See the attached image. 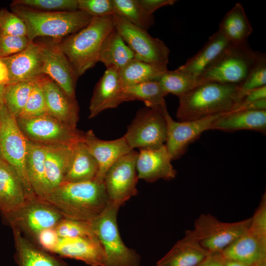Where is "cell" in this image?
Here are the masks:
<instances>
[{
  "label": "cell",
  "mask_w": 266,
  "mask_h": 266,
  "mask_svg": "<svg viewBox=\"0 0 266 266\" xmlns=\"http://www.w3.org/2000/svg\"><path fill=\"white\" fill-rule=\"evenodd\" d=\"M65 219L91 222L110 202L104 183L96 179L85 182H63L42 199Z\"/></svg>",
  "instance_id": "obj_1"
},
{
  "label": "cell",
  "mask_w": 266,
  "mask_h": 266,
  "mask_svg": "<svg viewBox=\"0 0 266 266\" xmlns=\"http://www.w3.org/2000/svg\"><path fill=\"white\" fill-rule=\"evenodd\" d=\"M176 117L198 120L233 111L239 102L238 85L204 83L179 97Z\"/></svg>",
  "instance_id": "obj_2"
},
{
  "label": "cell",
  "mask_w": 266,
  "mask_h": 266,
  "mask_svg": "<svg viewBox=\"0 0 266 266\" xmlns=\"http://www.w3.org/2000/svg\"><path fill=\"white\" fill-rule=\"evenodd\" d=\"M115 27L114 15L92 17L87 26L60 41L78 78L99 62L102 43Z\"/></svg>",
  "instance_id": "obj_3"
},
{
  "label": "cell",
  "mask_w": 266,
  "mask_h": 266,
  "mask_svg": "<svg viewBox=\"0 0 266 266\" xmlns=\"http://www.w3.org/2000/svg\"><path fill=\"white\" fill-rule=\"evenodd\" d=\"M11 12L24 21L26 36L30 41L39 36L61 40L87 26L92 17L77 10L74 11L45 12L25 7L10 5Z\"/></svg>",
  "instance_id": "obj_4"
},
{
  "label": "cell",
  "mask_w": 266,
  "mask_h": 266,
  "mask_svg": "<svg viewBox=\"0 0 266 266\" xmlns=\"http://www.w3.org/2000/svg\"><path fill=\"white\" fill-rule=\"evenodd\" d=\"M120 206L111 202L97 218L90 222L106 256L105 266H140V256L123 242L118 229L117 214Z\"/></svg>",
  "instance_id": "obj_5"
},
{
  "label": "cell",
  "mask_w": 266,
  "mask_h": 266,
  "mask_svg": "<svg viewBox=\"0 0 266 266\" xmlns=\"http://www.w3.org/2000/svg\"><path fill=\"white\" fill-rule=\"evenodd\" d=\"M257 52L247 42L230 43L198 77L204 83L238 85L245 79L253 66Z\"/></svg>",
  "instance_id": "obj_6"
},
{
  "label": "cell",
  "mask_w": 266,
  "mask_h": 266,
  "mask_svg": "<svg viewBox=\"0 0 266 266\" xmlns=\"http://www.w3.org/2000/svg\"><path fill=\"white\" fill-rule=\"evenodd\" d=\"M29 140L23 134L4 104L0 111V155L20 178L25 189L27 199L36 197L30 185L27 172L26 162Z\"/></svg>",
  "instance_id": "obj_7"
},
{
  "label": "cell",
  "mask_w": 266,
  "mask_h": 266,
  "mask_svg": "<svg viewBox=\"0 0 266 266\" xmlns=\"http://www.w3.org/2000/svg\"><path fill=\"white\" fill-rule=\"evenodd\" d=\"M5 224L35 240L44 230L55 228L64 218L50 203L37 197L27 199L12 211L1 215Z\"/></svg>",
  "instance_id": "obj_8"
},
{
  "label": "cell",
  "mask_w": 266,
  "mask_h": 266,
  "mask_svg": "<svg viewBox=\"0 0 266 266\" xmlns=\"http://www.w3.org/2000/svg\"><path fill=\"white\" fill-rule=\"evenodd\" d=\"M16 122L26 137L43 145H71L83 141L84 133L46 114L31 117H17Z\"/></svg>",
  "instance_id": "obj_9"
},
{
  "label": "cell",
  "mask_w": 266,
  "mask_h": 266,
  "mask_svg": "<svg viewBox=\"0 0 266 266\" xmlns=\"http://www.w3.org/2000/svg\"><path fill=\"white\" fill-rule=\"evenodd\" d=\"M166 108L165 105L138 110L124 135L132 149H154L165 144L167 137V125L164 115Z\"/></svg>",
  "instance_id": "obj_10"
},
{
  "label": "cell",
  "mask_w": 266,
  "mask_h": 266,
  "mask_svg": "<svg viewBox=\"0 0 266 266\" xmlns=\"http://www.w3.org/2000/svg\"><path fill=\"white\" fill-rule=\"evenodd\" d=\"M251 218L233 222H223L210 214H202L195 221L192 230L200 245L210 254L221 253L247 231Z\"/></svg>",
  "instance_id": "obj_11"
},
{
  "label": "cell",
  "mask_w": 266,
  "mask_h": 266,
  "mask_svg": "<svg viewBox=\"0 0 266 266\" xmlns=\"http://www.w3.org/2000/svg\"><path fill=\"white\" fill-rule=\"evenodd\" d=\"M115 28L133 52L135 59L167 66L169 49L160 39L138 28L118 15H114Z\"/></svg>",
  "instance_id": "obj_12"
},
{
  "label": "cell",
  "mask_w": 266,
  "mask_h": 266,
  "mask_svg": "<svg viewBox=\"0 0 266 266\" xmlns=\"http://www.w3.org/2000/svg\"><path fill=\"white\" fill-rule=\"evenodd\" d=\"M137 155L138 152L132 150L118 159L106 172L103 182L111 202L121 206L137 195Z\"/></svg>",
  "instance_id": "obj_13"
},
{
  "label": "cell",
  "mask_w": 266,
  "mask_h": 266,
  "mask_svg": "<svg viewBox=\"0 0 266 266\" xmlns=\"http://www.w3.org/2000/svg\"><path fill=\"white\" fill-rule=\"evenodd\" d=\"M223 114L195 120L175 121L166 108L164 115L167 125V137L165 145L171 160L178 159L184 154L189 145L198 139L204 131L211 130L213 123Z\"/></svg>",
  "instance_id": "obj_14"
},
{
  "label": "cell",
  "mask_w": 266,
  "mask_h": 266,
  "mask_svg": "<svg viewBox=\"0 0 266 266\" xmlns=\"http://www.w3.org/2000/svg\"><path fill=\"white\" fill-rule=\"evenodd\" d=\"M61 40L52 39L39 42L43 62L42 73L52 79L69 98L76 99L78 78L60 46Z\"/></svg>",
  "instance_id": "obj_15"
},
{
  "label": "cell",
  "mask_w": 266,
  "mask_h": 266,
  "mask_svg": "<svg viewBox=\"0 0 266 266\" xmlns=\"http://www.w3.org/2000/svg\"><path fill=\"white\" fill-rule=\"evenodd\" d=\"M6 67L8 84L34 82L43 76V62L39 42L30 41L27 47L13 55L0 58Z\"/></svg>",
  "instance_id": "obj_16"
},
{
  "label": "cell",
  "mask_w": 266,
  "mask_h": 266,
  "mask_svg": "<svg viewBox=\"0 0 266 266\" xmlns=\"http://www.w3.org/2000/svg\"><path fill=\"white\" fill-rule=\"evenodd\" d=\"M123 89L119 69L115 66L106 68L95 87L88 118H93L103 110L116 108L124 102Z\"/></svg>",
  "instance_id": "obj_17"
},
{
  "label": "cell",
  "mask_w": 266,
  "mask_h": 266,
  "mask_svg": "<svg viewBox=\"0 0 266 266\" xmlns=\"http://www.w3.org/2000/svg\"><path fill=\"white\" fill-rule=\"evenodd\" d=\"M53 253L79 260L91 266H105L106 256L96 235L60 237Z\"/></svg>",
  "instance_id": "obj_18"
},
{
  "label": "cell",
  "mask_w": 266,
  "mask_h": 266,
  "mask_svg": "<svg viewBox=\"0 0 266 266\" xmlns=\"http://www.w3.org/2000/svg\"><path fill=\"white\" fill-rule=\"evenodd\" d=\"M165 145L154 149H140L138 152L136 169L138 179L154 182L160 179L170 180L176 171Z\"/></svg>",
  "instance_id": "obj_19"
},
{
  "label": "cell",
  "mask_w": 266,
  "mask_h": 266,
  "mask_svg": "<svg viewBox=\"0 0 266 266\" xmlns=\"http://www.w3.org/2000/svg\"><path fill=\"white\" fill-rule=\"evenodd\" d=\"M47 114L76 128L79 120V106L76 99L69 98L49 77L41 78Z\"/></svg>",
  "instance_id": "obj_20"
},
{
  "label": "cell",
  "mask_w": 266,
  "mask_h": 266,
  "mask_svg": "<svg viewBox=\"0 0 266 266\" xmlns=\"http://www.w3.org/2000/svg\"><path fill=\"white\" fill-rule=\"evenodd\" d=\"M83 141L98 162L99 171L95 179L100 181H103L106 172L118 159L133 150L124 136L104 140L97 137L92 130L84 133Z\"/></svg>",
  "instance_id": "obj_21"
},
{
  "label": "cell",
  "mask_w": 266,
  "mask_h": 266,
  "mask_svg": "<svg viewBox=\"0 0 266 266\" xmlns=\"http://www.w3.org/2000/svg\"><path fill=\"white\" fill-rule=\"evenodd\" d=\"M210 254L199 243L192 230L156 264V266H197Z\"/></svg>",
  "instance_id": "obj_22"
},
{
  "label": "cell",
  "mask_w": 266,
  "mask_h": 266,
  "mask_svg": "<svg viewBox=\"0 0 266 266\" xmlns=\"http://www.w3.org/2000/svg\"><path fill=\"white\" fill-rule=\"evenodd\" d=\"M220 253L224 259L252 266L266 261V239L257 236L248 229Z\"/></svg>",
  "instance_id": "obj_23"
},
{
  "label": "cell",
  "mask_w": 266,
  "mask_h": 266,
  "mask_svg": "<svg viewBox=\"0 0 266 266\" xmlns=\"http://www.w3.org/2000/svg\"><path fill=\"white\" fill-rule=\"evenodd\" d=\"M15 248L14 259L18 266H69L53 253L46 251L12 229Z\"/></svg>",
  "instance_id": "obj_24"
},
{
  "label": "cell",
  "mask_w": 266,
  "mask_h": 266,
  "mask_svg": "<svg viewBox=\"0 0 266 266\" xmlns=\"http://www.w3.org/2000/svg\"><path fill=\"white\" fill-rule=\"evenodd\" d=\"M27 200L24 186L15 170L0 160V212L9 213Z\"/></svg>",
  "instance_id": "obj_25"
},
{
  "label": "cell",
  "mask_w": 266,
  "mask_h": 266,
  "mask_svg": "<svg viewBox=\"0 0 266 266\" xmlns=\"http://www.w3.org/2000/svg\"><path fill=\"white\" fill-rule=\"evenodd\" d=\"M211 130L233 132L241 130L266 132V110H238L232 111L219 117Z\"/></svg>",
  "instance_id": "obj_26"
},
{
  "label": "cell",
  "mask_w": 266,
  "mask_h": 266,
  "mask_svg": "<svg viewBox=\"0 0 266 266\" xmlns=\"http://www.w3.org/2000/svg\"><path fill=\"white\" fill-rule=\"evenodd\" d=\"M73 154L63 182H79L95 179L99 165L83 141L72 145Z\"/></svg>",
  "instance_id": "obj_27"
},
{
  "label": "cell",
  "mask_w": 266,
  "mask_h": 266,
  "mask_svg": "<svg viewBox=\"0 0 266 266\" xmlns=\"http://www.w3.org/2000/svg\"><path fill=\"white\" fill-rule=\"evenodd\" d=\"M230 43L218 30L203 47L184 65L177 69L182 72L199 76L220 55Z\"/></svg>",
  "instance_id": "obj_28"
},
{
  "label": "cell",
  "mask_w": 266,
  "mask_h": 266,
  "mask_svg": "<svg viewBox=\"0 0 266 266\" xmlns=\"http://www.w3.org/2000/svg\"><path fill=\"white\" fill-rule=\"evenodd\" d=\"M44 161V145L29 141L26 162L27 174L34 194L41 199L52 189L47 178Z\"/></svg>",
  "instance_id": "obj_29"
},
{
  "label": "cell",
  "mask_w": 266,
  "mask_h": 266,
  "mask_svg": "<svg viewBox=\"0 0 266 266\" xmlns=\"http://www.w3.org/2000/svg\"><path fill=\"white\" fill-rule=\"evenodd\" d=\"M72 145H44L46 174L52 189L64 181L72 157Z\"/></svg>",
  "instance_id": "obj_30"
},
{
  "label": "cell",
  "mask_w": 266,
  "mask_h": 266,
  "mask_svg": "<svg viewBox=\"0 0 266 266\" xmlns=\"http://www.w3.org/2000/svg\"><path fill=\"white\" fill-rule=\"evenodd\" d=\"M218 31L232 44L247 42L253 28L241 3H236L221 20Z\"/></svg>",
  "instance_id": "obj_31"
},
{
  "label": "cell",
  "mask_w": 266,
  "mask_h": 266,
  "mask_svg": "<svg viewBox=\"0 0 266 266\" xmlns=\"http://www.w3.org/2000/svg\"><path fill=\"white\" fill-rule=\"evenodd\" d=\"M134 59L133 52L115 27L102 43L99 62L106 68L115 66L120 69Z\"/></svg>",
  "instance_id": "obj_32"
},
{
  "label": "cell",
  "mask_w": 266,
  "mask_h": 266,
  "mask_svg": "<svg viewBox=\"0 0 266 266\" xmlns=\"http://www.w3.org/2000/svg\"><path fill=\"white\" fill-rule=\"evenodd\" d=\"M167 66L133 59L119 69L123 87L140 83L159 81L167 70Z\"/></svg>",
  "instance_id": "obj_33"
},
{
  "label": "cell",
  "mask_w": 266,
  "mask_h": 266,
  "mask_svg": "<svg viewBox=\"0 0 266 266\" xmlns=\"http://www.w3.org/2000/svg\"><path fill=\"white\" fill-rule=\"evenodd\" d=\"M123 93L124 102L140 100L149 108L166 105L165 97L166 95L158 81L124 87Z\"/></svg>",
  "instance_id": "obj_34"
},
{
  "label": "cell",
  "mask_w": 266,
  "mask_h": 266,
  "mask_svg": "<svg viewBox=\"0 0 266 266\" xmlns=\"http://www.w3.org/2000/svg\"><path fill=\"white\" fill-rule=\"evenodd\" d=\"M165 94L178 98L204 82L199 77L176 69L167 70L158 81Z\"/></svg>",
  "instance_id": "obj_35"
},
{
  "label": "cell",
  "mask_w": 266,
  "mask_h": 266,
  "mask_svg": "<svg viewBox=\"0 0 266 266\" xmlns=\"http://www.w3.org/2000/svg\"><path fill=\"white\" fill-rule=\"evenodd\" d=\"M115 14L121 16L133 25L147 31L155 23L153 14L148 13L137 0H112Z\"/></svg>",
  "instance_id": "obj_36"
},
{
  "label": "cell",
  "mask_w": 266,
  "mask_h": 266,
  "mask_svg": "<svg viewBox=\"0 0 266 266\" xmlns=\"http://www.w3.org/2000/svg\"><path fill=\"white\" fill-rule=\"evenodd\" d=\"M35 81L20 82L5 86L4 104L13 117L17 118L22 111Z\"/></svg>",
  "instance_id": "obj_37"
},
{
  "label": "cell",
  "mask_w": 266,
  "mask_h": 266,
  "mask_svg": "<svg viewBox=\"0 0 266 266\" xmlns=\"http://www.w3.org/2000/svg\"><path fill=\"white\" fill-rule=\"evenodd\" d=\"M266 54L258 52L256 61L248 75L243 81L238 85V95L240 101L248 92L266 86Z\"/></svg>",
  "instance_id": "obj_38"
},
{
  "label": "cell",
  "mask_w": 266,
  "mask_h": 266,
  "mask_svg": "<svg viewBox=\"0 0 266 266\" xmlns=\"http://www.w3.org/2000/svg\"><path fill=\"white\" fill-rule=\"evenodd\" d=\"M10 5L21 6L45 12L74 11L79 10L78 0H14Z\"/></svg>",
  "instance_id": "obj_39"
},
{
  "label": "cell",
  "mask_w": 266,
  "mask_h": 266,
  "mask_svg": "<svg viewBox=\"0 0 266 266\" xmlns=\"http://www.w3.org/2000/svg\"><path fill=\"white\" fill-rule=\"evenodd\" d=\"M41 78L35 82L28 100L18 117H31L47 114Z\"/></svg>",
  "instance_id": "obj_40"
},
{
  "label": "cell",
  "mask_w": 266,
  "mask_h": 266,
  "mask_svg": "<svg viewBox=\"0 0 266 266\" xmlns=\"http://www.w3.org/2000/svg\"><path fill=\"white\" fill-rule=\"evenodd\" d=\"M55 230L61 238L96 235L90 222L64 218L56 226Z\"/></svg>",
  "instance_id": "obj_41"
},
{
  "label": "cell",
  "mask_w": 266,
  "mask_h": 266,
  "mask_svg": "<svg viewBox=\"0 0 266 266\" xmlns=\"http://www.w3.org/2000/svg\"><path fill=\"white\" fill-rule=\"evenodd\" d=\"M0 32L16 36L27 35L26 27L22 19L5 8L0 10Z\"/></svg>",
  "instance_id": "obj_42"
},
{
  "label": "cell",
  "mask_w": 266,
  "mask_h": 266,
  "mask_svg": "<svg viewBox=\"0 0 266 266\" xmlns=\"http://www.w3.org/2000/svg\"><path fill=\"white\" fill-rule=\"evenodd\" d=\"M78 9L92 17H103L115 15L112 0H78Z\"/></svg>",
  "instance_id": "obj_43"
},
{
  "label": "cell",
  "mask_w": 266,
  "mask_h": 266,
  "mask_svg": "<svg viewBox=\"0 0 266 266\" xmlns=\"http://www.w3.org/2000/svg\"><path fill=\"white\" fill-rule=\"evenodd\" d=\"M30 42L26 36H12L0 32V58L21 52L27 47Z\"/></svg>",
  "instance_id": "obj_44"
},
{
  "label": "cell",
  "mask_w": 266,
  "mask_h": 266,
  "mask_svg": "<svg viewBox=\"0 0 266 266\" xmlns=\"http://www.w3.org/2000/svg\"><path fill=\"white\" fill-rule=\"evenodd\" d=\"M248 230L257 236L266 239V194L263 196L261 202L253 216Z\"/></svg>",
  "instance_id": "obj_45"
},
{
  "label": "cell",
  "mask_w": 266,
  "mask_h": 266,
  "mask_svg": "<svg viewBox=\"0 0 266 266\" xmlns=\"http://www.w3.org/2000/svg\"><path fill=\"white\" fill-rule=\"evenodd\" d=\"M60 237L55 228L47 229L40 232L34 241L38 246L53 253L58 243Z\"/></svg>",
  "instance_id": "obj_46"
},
{
  "label": "cell",
  "mask_w": 266,
  "mask_h": 266,
  "mask_svg": "<svg viewBox=\"0 0 266 266\" xmlns=\"http://www.w3.org/2000/svg\"><path fill=\"white\" fill-rule=\"evenodd\" d=\"M266 99V86L248 92L233 111L242 109L254 101Z\"/></svg>",
  "instance_id": "obj_47"
},
{
  "label": "cell",
  "mask_w": 266,
  "mask_h": 266,
  "mask_svg": "<svg viewBox=\"0 0 266 266\" xmlns=\"http://www.w3.org/2000/svg\"><path fill=\"white\" fill-rule=\"evenodd\" d=\"M140 5L149 14H153L158 9L174 4L175 0H137Z\"/></svg>",
  "instance_id": "obj_48"
},
{
  "label": "cell",
  "mask_w": 266,
  "mask_h": 266,
  "mask_svg": "<svg viewBox=\"0 0 266 266\" xmlns=\"http://www.w3.org/2000/svg\"><path fill=\"white\" fill-rule=\"evenodd\" d=\"M197 266H224L222 258L220 254H210Z\"/></svg>",
  "instance_id": "obj_49"
},
{
  "label": "cell",
  "mask_w": 266,
  "mask_h": 266,
  "mask_svg": "<svg viewBox=\"0 0 266 266\" xmlns=\"http://www.w3.org/2000/svg\"><path fill=\"white\" fill-rule=\"evenodd\" d=\"M242 109L249 110H266V99H263L252 102L240 110Z\"/></svg>",
  "instance_id": "obj_50"
},
{
  "label": "cell",
  "mask_w": 266,
  "mask_h": 266,
  "mask_svg": "<svg viewBox=\"0 0 266 266\" xmlns=\"http://www.w3.org/2000/svg\"><path fill=\"white\" fill-rule=\"evenodd\" d=\"M8 82L9 79L6 67L0 60V85H6Z\"/></svg>",
  "instance_id": "obj_51"
},
{
  "label": "cell",
  "mask_w": 266,
  "mask_h": 266,
  "mask_svg": "<svg viewBox=\"0 0 266 266\" xmlns=\"http://www.w3.org/2000/svg\"><path fill=\"white\" fill-rule=\"evenodd\" d=\"M222 258L224 266H250L237 261L224 259L222 257Z\"/></svg>",
  "instance_id": "obj_52"
},
{
  "label": "cell",
  "mask_w": 266,
  "mask_h": 266,
  "mask_svg": "<svg viewBox=\"0 0 266 266\" xmlns=\"http://www.w3.org/2000/svg\"><path fill=\"white\" fill-rule=\"evenodd\" d=\"M5 85H0V111L4 104V93Z\"/></svg>",
  "instance_id": "obj_53"
},
{
  "label": "cell",
  "mask_w": 266,
  "mask_h": 266,
  "mask_svg": "<svg viewBox=\"0 0 266 266\" xmlns=\"http://www.w3.org/2000/svg\"><path fill=\"white\" fill-rule=\"evenodd\" d=\"M252 266H266V261H263Z\"/></svg>",
  "instance_id": "obj_54"
},
{
  "label": "cell",
  "mask_w": 266,
  "mask_h": 266,
  "mask_svg": "<svg viewBox=\"0 0 266 266\" xmlns=\"http://www.w3.org/2000/svg\"><path fill=\"white\" fill-rule=\"evenodd\" d=\"M1 159V156H0V160Z\"/></svg>",
  "instance_id": "obj_55"
}]
</instances>
